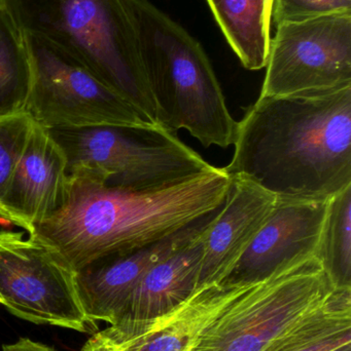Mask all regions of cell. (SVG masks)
Masks as SVG:
<instances>
[{
  "mask_svg": "<svg viewBox=\"0 0 351 351\" xmlns=\"http://www.w3.org/2000/svg\"><path fill=\"white\" fill-rule=\"evenodd\" d=\"M332 351H351V343L346 344V346H341V348H336V350Z\"/></svg>",
  "mask_w": 351,
  "mask_h": 351,
  "instance_id": "cb8c5ba5",
  "label": "cell"
},
{
  "mask_svg": "<svg viewBox=\"0 0 351 351\" xmlns=\"http://www.w3.org/2000/svg\"><path fill=\"white\" fill-rule=\"evenodd\" d=\"M205 232L152 265L136 285L115 323L97 334L120 346L185 302L197 289Z\"/></svg>",
  "mask_w": 351,
  "mask_h": 351,
  "instance_id": "4fadbf2b",
  "label": "cell"
},
{
  "mask_svg": "<svg viewBox=\"0 0 351 351\" xmlns=\"http://www.w3.org/2000/svg\"><path fill=\"white\" fill-rule=\"evenodd\" d=\"M317 257L337 287H351V185L328 200Z\"/></svg>",
  "mask_w": 351,
  "mask_h": 351,
  "instance_id": "d6986e66",
  "label": "cell"
},
{
  "mask_svg": "<svg viewBox=\"0 0 351 351\" xmlns=\"http://www.w3.org/2000/svg\"><path fill=\"white\" fill-rule=\"evenodd\" d=\"M208 5L243 67L253 71L267 64L274 0H207Z\"/></svg>",
  "mask_w": 351,
  "mask_h": 351,
  "instance_id": "2e32d148",
  "label": "cell"
},
{
  "mask_svg": "<svg viewBox=\"0 0 351 351\" xmlns=\"http://www.w3.org/2000/svg\"><path fill=\"white\" fill-rule=\"evenodd\" d=\"M348 343H351V287H342L327 305L266 351H332Z\"/></svg>",
  "mask_w": 351,
  "mask_h": 351,
  "instance_id": "e0dca14e",
  "label": "cell"
},
{
  "mask_svg": "<svg viewBox=\"0 0 351 351\" xmlns=\"http://www.w3.org/2000/svg\"><path fill=\"white\" fill-rule=\"evenodd\" d=\"M2 351H56L45 344L37 343L27 338H21L14 344H8L2 348Z\"/></svg>",
  "mask_w": 351,
  "mask_h": 351,
  "instance_id": "7402d4cb",
  "label": "cell"
},
{
  "mask_svg": "<svg viewBox=\"0 0 351 351\" xmlns=\"http://www.w3.org/2000/svg\"><path fill=\"white\" fill-rule=\"evenodd\" d=\"M216 212L152 245L96 260L78 270L76 290L87 317L94 324L105 322L113 325L142 276L203 234Z\"/></svg>",
  "mask_w": 351,
  "mask_h": 351,
  "instance_id": "8fae6325",
  "label": "cell"
},
{
  "mask_svg": "<svg viewBox=\"0 0 351 351\" xmlns=\"http://www.w3.org/2000/svg\"><path fill=\"white\" fill-rule=\"evenodd\" d=\"M32 123L27 112L0 117V218L4 220L8 217L4 200Z\"/></svg>",
  "mask_w": 351,
  "mask_h": 351,
  "instance_id": "ffe728a7",
  "label": "cell"
},
{
  "mask_svg": "<svg viewBox=\"0 0 351 351\" xmlns=\"http://www.w3.org/2000/svg\"><path fill=\"white\" fill-rule=\"evenodd\" d=\"M224 171L276 199L328 202L351 185V86L259 97L237 121Z\"/></svg>",
  "mask_w": 351,
  "mask_h": 351,
  "instance_id": "6da1fadb",
  "label": "cell"
},
{
  "mask_svg": "<svg viewBox=\"0 0 351 351\" xmlns=\"http://www.w3.org/2000/svg\"><path fill=\"white\" fill-rule=\"evenodd\" d=\"M23 35L30 66L26 112L35 123L47 130L159 127L82 66Z\"/></svg>",
  "mask_w": 351,
  "mask_h": 351,
  "instance_id": "ba28073f",
  "label": "cell"
},
{
  "mask_svg": "<svg viewBox=\"0 0 351 351\" xmlns=\"http://www.w3.org/2000/svg\"><path fill=\"white\" fill-rule=\"evenodd\" d=\"M351 14V0H274V24Z\"/></svg>",
  "mask_w": 351,
  "mask_h": 351,
  "instance_id": "44dd1931",
  "label": "cell"
},
{
  "mask_svg": "<svg viewBox=\"0 0 351 351\" xmlns=\"http://www.w3.org/2000/svg\"><path fill=\"white\" fill-rule=\"evenodd\" d=\"M69 176L65 204L35 232L55 245L74 271L88 264L157 243L214 214L232 179L223 168L154 190L107 187Z\"/></svg>",
  "mask_w": 351,
  "mask_h": 351,
  "instance_id": "7a4b0ae2",
  "label": "cell"
},
{
  "mask_svg": "<svg viewBox=\"0 0 351 351\" xmlns=\"http://www.w3.org/2000/svg\"><path fill=\"white\" fill-rule=\"evenodd\" d=\"M328 202L276 200L271 214L220 285L247 286L317 256Z\"/></svg>",
  "mask_w": 351,
  "mask_h": 351,
  "instance_id": "30bf717a",
  "label": "cell"
},
{
  "mask_svg": "<svg viewBox=\"0 0 351 351\" xmlns=\"http://www.w3.org/2000/svg\"><path fill=\"white\" fill-rule=\"evenodd\" d=\"M0 304L38 325L91 333L76 271L53 243L38 233L0 229Z\"/></svg>",
  "mask_w": 351,
  "mask_h": 351,
  "instance_id": "52a82bcc",
  "label": "cell"
},
{
  "mask_svg": "<svg viewBox=\"0 0 351 351\" xmlns=\"http://www.w3.org/2000/svg\"><path fill=\"white\" fill-rule=\"evenodd\" d=\"M82 351H124L117 346H113L109 342L105 341L98 334L93 335L90 339L87 341L82 348Z\"/></svg>",
  "mask_w": 351,
  "mask_h": 351,
  "instance_id": "603a6c76",
  "label": "cell"
},
{
  "mask_svg": "<svg viewBox=\"0 0 351 351\" xmlns=\"http://www.w3.org/2000/svg\"><path fill=\"white\" fill-rule=\"evenodd\" d=\"M265 68L260 97L351 86V14L276 25Z\"/></svg>",
  "mask_w": 351,
  "mask_h": 351,
  "instance_id": "9c48e42d",
  "label": "cell"
},
{
  "mask_svg": "<svg viewBox=\"0 0 351 351\" xmlns=\"http://www.w3.org/2000/svg\"><path fill=\"white\" fill-rule=\"evenodd\" d=\"M30 66L24 35L0 5V117L26 112Z\"/></svg>",
  "mask_w": 351,
  "mask_h": 351,
  "instance_id": "ac0fdd59",
  "label": "cell"
},
{
  "mask_svg": "<svg viewBox=\"0 0 351 351\" xmlns=\"http://www.w3.org/2000/svg\"><path fill=\"white\" fill-rule=\"evenodd\" d=\"M245 287L214 284L197 289L177 308L150 322L133 337L115 346L124 351H187L208 324Z\"/></svg>",
  "mask_w": 351,
  "mask_h": 351,
  "instance_id": "9a60e30c",
  "label": "cell"
},
{
  "mask_svg": "<svg viewBox=\"0 0 351 351\" xmlns=\"http://www.w3.org/2000/svg\"><path fill=\"white\" fill-rule=\"evenodd\" d=\"M2 6L25 34L82 66L148 123L163 127L142 62L132 0H4Z\"/></svg>",
  "mask_w": 351,
  "mask_h": 351,
  "instance_id": "3957f363",
  "label": "cell"
},
{
  "mask_svg": "<svg viewBox=\"0 0 351 351\" xmlns=\"http://www.w3.org/2000/svg\"><path fill=\"white\" fill-rule=\"evenodd\" d=\"M67 166L63 149L49 130L33 121L4 200L6 221L34 233L67 200Z\"/></svg>",
  "mask_w": 351,
  "mask_h": 351,
  "instance_id": "7c38bea8",
  "label": "cell"
},
{
  "mask_svg": "<svg viewBox=\"0 0 351 351\" xmlns=\"http://www.w3.org/2000/svg\"><path fill=\"white\" fill-rule=\"evenodd\" d=\"M339 288L319 258H309L245 286L187 351H266Z\"/></svg>",
  "mask_w": 351,
  "mask_h": 351,
  "instance_id": "8992f818",
  "label": "cell"
},
{
  "mask_svg": "<svg viewBox=\"0 0 351 351\" xmlns=\"http://www.w3.org/2000/svg\"><path fill=\"white\" fill-rule=\"evenodd\" d=\"M4 0H0V5H2V3H3Z\"/></svg>",
  "mask_w": 351,
  "mask_h": 351,
  "instance_id": "d4e9b609",
  "label": "cell"
},
{
  "mask_svg": "<svg viewBox=\"0 0 351 351\" xmlns=\"http://www.w3.org/2000/svg\"><path fill=\"white\" fill-rule=\"evenodd\" d=\"M140 53L163 127L204 147L233 145L237 121L199 43L150 0H132Z\"/></svg>",
  "mask_w": 351,
  "mask_h": 351,
  "instance_id": "277c9868",
  "label": "cell"
},
{
  "mask_svg": "<svg viewBox=\"0 0 351 351\" xmlns=\"http://www.w3.org/2000/svg\"><path fill=\"white\" fill-rule=\"evenodd\" d=\"M230 190L203 239L197 289L220 284L251 245L271 214L276 197L242 178H231ZM196 289V290H197Z\"/></svg>",
  "mask_w": 351,
  "mask_h": 351,
  "instance_id": "5bb4252c",
  "label": "cell"
},
{
  "mask_svg": "<svg viewBox=\"0 0 351 351\" xmlns=\"http://www.w3.org/2000/svg\"><path fill=\"white\" fill-rule=\"evenodd\" d=\"M49 131L65 154L68 175L84 176L107 187L159 189L214 168L164 127Z\"/></svg>",
  "mask_w": 351,
  "mask_h": 351,
  "instance_id": "5b68a950",
  "label": "cell"
}]
</instances>
